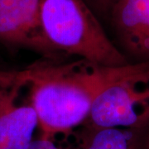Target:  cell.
I'll use <instances>...</instances> for the list:
<instances>
[{
	"label": "cell",
	"mask_w": 149,
	"mask_h": 149,
	"mask_svg": "<svg viewBox=\"0 0 149 149\" xmlns=\"http://www.w3.org/2000/svg\"><path fill=\"white\" fill-rule=\"evenodd\" d=\"M131 65L110 67L80 58L66 64L37 62L24 70L40 135L52 138L80 128L97 96Z\"/></svg>",
	"instance_id": "obj_1"
},
{
	"label": "cell",
	"mask_w": 149,
	"mask_h": 149,
	"mask_svg": "<svg viewBox=\"0 0 149 149\" xmlns=\"http://www.w3.org/2000/svg\"><path fill=\"white\" fill-rule=\"evenodd\" d=\"M41 20L49 42L61 53L104 66L129 64L85 0H41Z\"/></svg>",
	"instance_id": "obj_2"
},
{
	"label": "cell",
	"mask_w": 149,
	"mask_h": 149,
	"mask_svg": "<svg viewBox=\"0 0 149 149\" xmlns=\"http://www.w3.org/2000/svg\"><path fill=\"white\" fill-rule=\"evenodd\" d=\"M83 125L149 127V62L132 64L125 74L107 85L97 96Z\"/></svg>",
	"instance_id": "obj_3"
},
{
	"label": "cell",
	"mask_w": 149,
	"mask_h": 149,
	"mask_svg": "<svg viewBox=\"0 0 149 149\" xmlns=\"http://www.w3.org/2000/svg\"><path fill=\"white\" fill-rule=\"evenodd\" d=\"M37 129L26 72L13 71L0 86V149H28Z\"/></svg>",
	"instance_id": "obj_4"
},
{
	"label": "cell",
	"mask_w": 149,
	"mask_h": 149,
	"mask_svg": "<svg viewBox=\"0 0 149 149\" xmlns=\"http://www.w3.org/2000/svg\"><path fill=\"white\" fill-rule=\"evenodd\" d=\"M0 42L55 59L61 52L49 42L41 20V0H0Z\"/></svg>",
	"instance_id": "obj_5"
},
{
	"label": "cell",
	"mask_w": 149,
	"mask_h": 149,
	"mask_svg": "<svg viewBox=\"0 0 149 149\" xmlns=\"http://www.w3.org/2000/svg\"><path fill=\"white\" fill-rule=\"evenodd\" d=\"M118 40L138 62H149V0H118L112 11Z\"/></svg>",
	"instance_id": "obj_6"
},
{
	"label": "cell",
	"mask_w": 149,
	"mask_h": 149,
	"mask_svg": "<svg viewBox=\"0 0 149 149\" xmlns=\"http://www.w3.org/2000/svg\"><path fill=\"white\" fill-rule=\"evenodd\" d=\"M149 127L94 128L82 125L74 130L77 149H143Z\"/></svg>",
	"instance_id": "obj_7"
},
{
	"label": "cell",
	"mask_w": 149,
	"mask_h": 149,
	"mask_svg": "<svg viewBox=\"0 0 149 149\" xmlns=\"http://www.w3.org/2000/svg\"><path fill=\"white\" fill-rule=\"evenodd\" d=\"M28 149H77L74 131L67 134L45 138L41 135L34 139Z\"/></svg>",
	"instance_id": "obj_8"
},
{
	"label": "cell",
	"mask_w": 149,
	"mask_h": 149,
	"mask_svg": "<svg viewBox=\"0 0 149 149\" xmlns=\"http://www.w3.org/2000/svg\"><path fill=\"white\" fill-rule=\"evenodd\" d=\"M97 17H109L118 0H85Z\"/></svg>",
	"instance_id": "obj_9"
},
{
	"label": "cell",
	"mask_w": 149,
	"mask_h": 149,
	"mask_svg": "<svg viewBox=\"0 0 149 149\" xmlns=\"http://www.w3.org/2000/svg\"><path fill=\"white\" fill-rule=\"evenodd\" d=\"M13 71H0V86L12 76Z\"/></svg>",
	"instance_id": "obj_10"
},
{
	"label": "cell",
	"mask_w": 149,
	"mask_h": 149,
	"mask_svg": "<svg viewBox=\"0 0 149 149\" xmlns=\"http://www.w3.org/2000/svg\"><path fill=\"white\" fill-rule=\"evenodd\" d=\"M144 149H149V131H148V135H147L146 141H145Z\"/></svg>",
	"instance_id": "obj_11"
}]
</instances>
